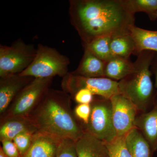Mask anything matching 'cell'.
Segmentation results:
<instances>
[{"mask_svg": "<svg viewBox=\"0 0 157 157\" xmlns=\"http://www.w3.org/2000/svg\"><path fill=\"white\" fill-rule=\"evenodd\" d=\"M33 77L20 74L0 77V113H6L14 98Z\"/></svg>", "mask_w": 157, "mask_h": 157, "instance_id": "obj_10", "label": "cell"}, {"mask_svg": "<svg viewBox=\"0 0 157 157\" xmlns=\"http://www.w3.org/2000/svg\"><path fill=\"white\" fill-rule=\"evenodd\" d=\"M35 133L26 132L21 133L17 135L13 140L21 157L28 151L32 144L33 136Z\"/></svg>", "mask_w": 157, "mask_h": 157, "instance_id": "obj_23", "label": "cell"}, {"mask_svg": "<svg viewBox=\"0 0 157 157\" xmlns=\"http://www.w3.org/2000/svg\"><path fill=\"white\" fill-rule=\"evenodd\" d=\"M78 157H109L105 142L85 131L75 142Z\"/></svg>", "mask_w": 157, "mask_h": 157, "instance_id": "obj_13", "label": "cell"}, {"mask_svg": "<svg viewBox=\"0 0 157 157\" xmlns=\"http://www.w3.org/2000/svg\"><path fill=\"white\" fill-rule=\"evenodd\" d=\"M37 129L29 117H10L1 119L0 140H13L17 135L26 132H36Z\"/></svg>", "mask_w": 157, "mask_h": 157, "instance_id": "obj_14", "label": "cell"}, {"mask_svg": "<svg viewBox=\"0 0 157 157\" xmlns=\"http://www.w3.org/2000/svg\"><path fill=\"white\" fill-rule=\"evenodd\" d=\"M112 36L107 35L98 37L83 47L103 61L107 62L112 57L110 48Z\"/></svg>", "mask_w": 157, "mask_h": 157, "instance_id": "obj_21", "label": "cell"}, {"mask_svg": "<svg viewBox=\"0 0 157 157\" xmlns=\"http://www.w3.org/2000/svg\"></svg>", "mask_w": 157, "mask_h": 157, "instance_id": "obj_30", "label": "cell"}, {"mask_svg": "<svg viewBox=\"0 0 157 157\" xmlns=\"http://www.w3.org/2000/svg\"><path fill=\"white\" fill-rule=\"evenodd\" d=\"M110 101L113 121L117 136H125L135 128L138 110L131 101L120 94L113 96Z\"/></svg>", "mask_w": 157, "mask_h": 157, "instance_id": "obj_9", "label": "cell"}, {"mask_svg": "<svg viewBox=\"0 0 157 157\" xmlns=\"http://www.w3.org/2000/svg\"><path fill=\"white\" fill-rule=\"evenodd\" d=\"M70 22L82 45L102 36L130 33L135 15L129 13L121 0H70Z\"/></svg>", "mask_w": 157, "mask_h": 157, "instance_id": "obj_1", "label": "cell"}, {"mask_svg": "<svg viewBox=\"0 0 157 157\" xmlns=\"http://www.w3.org/2000/svg\"><path fill=\"white\" fill-rule=\"evenodd\" d=\"M130 33L135 42L134 55L137 56L144 51H151L157 53V31L140 28L135 25L130 28Z\"/></svg>", "mask_w": 157, "mask_h": 157, "instance_id": "obj_16", "label": "cell"}, {"mask_svg": "<svg viewBox=\"0 0 157 157\" xmlns=\"http://www.w3.org/2000/svg\"><path fill=\"white\" fill-rule=\"evenodd\" d=\"M124 9L135 15L137 12H144L151 20L157 18V0H121Z\"/></svg>", "mask_w": 157, "mask_h": 157, "instance_id": "obj_20", "label": "cell"}, {"mask_svg": "<svg viewBox=\"0 0 157 157\" xmlns=\"http://www.w3.org/2000/svg\"><path fill=\"white\" fill-rule=\"evenodd\" d=\"M56 157H78L75 141L70 139L61 140Z\"/></svg>", "mask_w": 157, "mask_h": 157, "instance_id": "obj_24", "label": "cell"}, {"mask_svg": "<svg viewBox=\"0 0 157 157\" xmlns=\"http://www.w3.org/2000/svg\"><path fill=\"white\" fill-rule=\"evenodd\" d=\"M0 157H9L4 152L2 147H0Z\"/></svg>", "mask_w": 157, "mask_h": 157, "instance_id": "obj_29", "label": "cell"}, {"mask_svg": "<svg viewBox=\"0 0 157 157\" xmlns=\"http://www.w3.org/2000/svg\"><path fill=\"white\" fill-rule=\"evenodd\" d=\"M91 112L85 131L105 143L117 137L113 126L110 99H94L91 104Z\"/></svg>", "mask_w": 157, "mask_h": 157, "instance_id": "obj_7", "label": "cell"}, {"mask_svg": "<svg viewBox=\"0 0 157 157\" xmlns=\"http://www.w3.org/2000/svg\"><path fill=\"white\" fill-rule=\"evenodd\" d=\"M105 62L98 58L86 49L74 75L86 77H105Z\"/></svg>", "mask_w": 157, "mask_h": 157, "instance_id": "obj_15", "label": "cell"}, {"mask_svg": "<svg viewBox=\"0 0 157 157\" xmlns=\"http://www.w3.org/2000/svg\"><path fill=\"white\" fill-rule=\"evenodd\" d=\"M91 112V104H78L75 107L74 110L75 117L82 122L85 126L88 124Z\"/></svg>", "mask_w": 157, "mask_h": 157, "instance_id": "obj_25", "label": "cell"}, {"mask_svg": "<svg viewBox=\"0 0 157 157\" xmlns=\"http://www.w3.org/2000/svg\"><path fill=\"white\" fill-rule=\"evenodd\" d=\"M71 100V96L63 90L50 88L28 117L38 132L58 140L76 142L85 130L72 111Z\"/></svg>", "mask_w": 157, "mask_h": 157, "instance_id": "obj_2", "label": "cell"}, {"mask_svg": "<svg viewBox=\"0 0 157 157\" xmlns=\"http://www.w3.org/2000/svg\"><path fill=\"white\" fill-rule=\"evenodd\" d=\"M105 144L109 157H132L127 146L126 135L117 136L112 141Z\"/></svg>", "mask_w": 157, "mask_h": 157, "instance_id": "obj_22", "label": "cell"}, {"mask_svg": "<svg viewBox=\"0 0 157 157\" xmlns=\"http://www.w3.org/2000/svg\"><path fill=\"white\" fill-rule=\"evenodd\" d=\"M69 58L60 53L55 48L38 44L33 61L20 75L34 78H62L69 73Z\"/></svg>", "mask_w": 157, "mask_h": 157, "instance_id": "obj_4", "label": "cell"}, {"mask_svg": "<svg viewBox=\"0 0 157 157\" xmlns=\"http://www.w3.org/2000/svg\"><path fill=\"white\" fill-rule=\"evenodd\" d=\"M155 53L144 51L139 53L132 73L118 82L119 94L131 101L140 113L150 110L157 99L151 70Z\"/></svg>", "mask_w": 157, "mask_h": 157, "instance_id": "obj_3", "label": "cell"}, {"mask_svg": "<svg viewBox=\"0 0 157 157\" xmlns=\"http://www.w3.org/2000/svg\"><path fill=\"white\" fill-rule=\"evenodd\" d=\"M110 48L112 56L129 59L131 55L135 54V42L130 33L112 36Z\"/></svg>", "mask_w": 157, "mask_h": 157, "instance_id": "obj_19", "label": "cell"}, {"mask_svg": "<svg viewBox=\"0 0 157 157\" xmlns=\"http://www.w3.org/2000/svg\"><path fill=\"white\" fill-rule=\"evenodd\" d=\"M3 151L9 157H21L13 140H4L1 141Z\"/></svg>", "mask_w": 157, "mask_h": 157, "instance_id": "obj_27", "label": "cell"}, {"mask_svg": "<svg viewBox=\"0 0 157 157\" xmlns=\"http://www.w3.org/2000/svg\"><path fill=\"white\" fill-rule=\"evenodd\" d=\"M61 87L63 91L71 98L78 90L85 89L94 95L110 99L113 96L119 94L118 82L106 77H86L74 75L71 72L63 77Z\"/></svg>", "mask_w": 157, "mask_h": 157, "instance_id": "obj_8", "label": "cell"}, {"mask_svg": "<svg viewBox=\"0 0 157 157\" xmlns=\"http://www.w3.org/2000/svg\"><path fill=\"white\" fill-rule=\"evenodd\" d=\"M36 48L22 39L14 41L10 46L0 45V77L19 74L33 61Z\"/></svg>", "mask_w": 157, "mask_h": 157, "instance_id": "obj_6", "label": "cell"}, {"mask_svg": "<svg viewBox=\"0 0 157 157\" xmlns=\"http://www.w3.org/2000/svg\"><path fill=\"white\" fill-rule=\"evenodd\" d=\"M94 95L85 89L78 90L73 96L74 100L78 104H90L94 100Z\"/></svg>", "mask_w": 157, "mask_h": 157, "instance_id": "obj_26", "label": "cell"}, {"mask_svg": "<svg viewBox=\"0 0 157 157\" xmlns=\"http://www.w3.org/2000/svg\"><path fill=\"white\" fill-rule=\"evenodd\" d=\"M135 126L150 144L153 153L157 151V99L150 110L137 116Z\"/></svg>", "mask_w": 157, "mask_h": 157, "instance_id": "obj_11", "label": "cell"}, {"mask_svg": "<svg viewBox=\"0 0 157 157\" xmlns=\"http://www.w3.org/2000/svg\"><path fill=\"white\" fill-rule=\"evenodd\" d=\"M151 70V73L154 74L155 78V86L156 88L157 93V53L155 52L152 61Z\"/></svg>", "mask_w": 157, "mask_h": 157, "instance_id": "obj_28", "label": "cell"}, {"mask_svg": "<svg viewBox=\"0 0 157 157\" xmlns=\"http://www.w3.org/2000/svg\"><path fill=\"white\" fill-rule=\"evenodd\" d=\"M52 79L34 78L14 98L1 119L28 117L50 89Z\"/></svg>", "mask_w": 157, "mask_h": 157, "instance_id": "obj_5", "label": "cell"}, {"mask_svg": "<svg viewBox=\"0 0 157 157\" xmlns=\"http://www.w3.org/2000/svg\"><path fill=\"white\" fill-rule=\"evenodd\" d=\"M134 68V63L130 59L112 56L105 62V77L119 81L132 73Z\"/></svg>", "mask_w": 157, "mask_h": 157, "instance_id": "obj_17", "label": "cell"}, {"mask_svg": "<svg viewBox=\"0 0 157 157\" xmlns=\"http://www.w3.org/2000/svg\"><path fill=\"white\" fill-rule=\"evenodd\" d=\"M61 140L37 131L28 151L22 157H56Z\"/></svg>", "mask_w": 157, "mask_h": 157, "instance_id": "obj_12", "label": "cell"}, {"mask_svg": "<svg viewBox=\"0 0 157 157\" xmlns=\"http://www.w3.org/2000/svg\"><path fill=\"white\" fill-rule=\"evenodd\" d=\"M126 141L132 157H151L153 152L150 145L136 128L127 134Z\"/></svg>", "mask_w": 157, "mask_h": 157, "instance_id": "obj_18", "label": "cell"}]
</instances>
